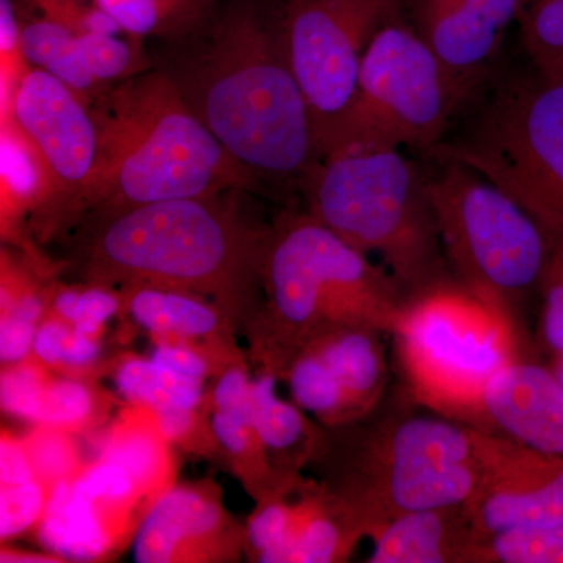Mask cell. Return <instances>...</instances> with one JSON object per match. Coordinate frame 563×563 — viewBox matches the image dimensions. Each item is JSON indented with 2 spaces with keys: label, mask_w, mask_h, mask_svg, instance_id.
I'll list each match as a JSON object with an SVG mask.
<instances>
[{
  "label": "cell",
  "mask_w": 563,
  "mask_h": 563,
  "mask_svg": "<svg viewBox=\"0 0 563 563\" xmlns=\"http://www.w3.org/2000/svg\"><path fill=\"white\" fill-rule=\"evenodd\" d=\"M133 510L92 498L73 479L52 485L40 539L57 558L98 561L120 544Z\"/></svg>",
  "instance_id": "obj_18"
},
{
  "label": "cell",
  "mask_w": 563,
  "mask_h": 563,
  "mask_svg": "<svg viewBox=\"0 0 563 563\" xmlns=\"http://www.w3.org/2000/svg\"><path fill=\"white\" fill-rule=\"evenodd\" d=\"M155 421L168 442H181L190 435L196 426L195 409H185L180 406H166L152 410Z\"/></svg>",
  "instance_id": "obj_44"
},
{
  "label": "cell",
  "mask_w": 563,
  "mask_h": 563,
  "mask_svg": "<svg viewBox=\"0 0 563 563\" xmlns=\"http://www.w3.org/2000/svg\"><path fill=\"white\" fill-rule=\"evenodd\" d=\"M385 141L335 144L307 174L306 211L365 255H377L407 301L454 279L444 258L428 173Z\"/></svg>",
  "instance_id": "obj_3"
},
{
  "label": "cell",
  "mask_w": 563,
  "mask_h": 563,
  "mask_svg": "<svg viewBox=\"0 0 563 563\" xmlns=\"http://www.w3.org/2000/svg\"><path fill=\"white\" fill-rule=\"evenodd\" d=\"M33 479H36V474L27 448L10 433L3 432L0 443V483L18 485Z\"/></svg>",
  "instance_id": "obj_40"
},
{
  "label": "cell",
  "mask_w": 563,
  "mask_h": 563,
  "mask_svg": "<svg viewBox=\"0 0 563 563\" xmlns=\"http://www.w3.org/2000/svg\"><path fill=\"white\" fill-rule=\"evenodd\" d=\"M13 111L51 173L52 199L44 214L54 220L74 217L98 161V128L90 107L57 77L31 68L18 87Z\"/></svg>",
  "instance_id": "obj_13"
},
{
  "label": "cell",
  "mask_w": 563,
  "mask_h": 563,
  "mask_svg": "<svg viewBox=\"0 0 563 563\" xmlns=\"http://www.w3.org/2000/svg\"><path fill=\"white\" fill-rule=\"evenodd\" d=\"M117 385L122 396L151 410L166 406L196 410L202 399V380L181 376L152 358H131L122 363Z\"/></svg>",
  "instance_id": "obj_24"
},
{
  "label": "cell",
  "mask_w": 563,
  "mask_h": 563,
  "mask_svg": "<svg viewBox=\"0 0 563 563\" xmlns=\"http://www.w3.org/2000/svg\"><path fill=\"white\" fill-rule=\"evenodd\" d=\"M225 518L220 503L191 487H169L154 499L133 539L140 563L207 561L220 554Z\"/></svg>",
  "instance_id": "obj_16"
},
{
  "label": "cell",
  "mask_w": 563,
  "mask_h": 563,
  "mask_svg": "<svg viewBox=\"0 0 563 563\" xmlns=\"http://www.w3.org/2000/svg\"><path fill=\"white\" fill-rule=\"evenodd\" d=\"M553 372L555 373V376L559 377V380H561L563 385V354L555 355V366Z\"/></svg>",
  "instance_id": "obj_48"
},
{
  "label": "cell",
  "mask_w": 563,
  "mask_h": 563,
  "mask_svg": "<svg viewBox=\"0 0 563 563\" xmlns=\"http://www.w3.org/2000/svg\"><path fill=\"white\" fill-rule=\"evenodd\" d=\"M29 65L22 51L21 20L14 0H0V110H13Z\"/></svg>",
  "instance_id": "obj_31"
},
{
  "label": "cell",
  "mask_w": 563,
  "mask_h": 563,
  "mask_svg": "<svg viewBox=\"0 0 563 563\" xmlns=\"http://www.w3.org/2000/svg\"><path fill=\"white\" fill-rule=\"evenodd\" d=\"M3 563H46V562H57L58 559H47L46 555L32 554V553H20V551H7V553H2V559H0Z\"/></svg>",
  "instance_id": "obj_47"
},
{
  "label": "cell",
  "mask_w": 563,
  "mask_h": 563,
  "mask_svg": "<svg viewBox=\"0 0 563 563\" xmlns=\"http://www.w3.org/2000/svg\"><path fill=\"white\" fill-rule=\"evenodd\" d=\"M139 407L110 429L101 444L99 459L128 470L144 496L157 498L169 488V442L158 428L154 412L147 407Z\"/></svg>",
  "instance_id": "obj_21"
},
{
  "label": "cell",
  "mask_w": 563,
  "mask_h": 563,
  "mask_svg": "<svg viewBox=\"0 0 563 563\" xmlns=\"http://www.w3.org/2000/svg\"><path fill=\"white\" fill-rule=\"evenodd\" d=\"M95 398L84 384L70 379L47 380L38 424L77 431L91 420Z\"/></svg>",
  "instance_id": "obj_30"
},
{
  "label": "cell",
  "mask_w": 563,
  "mask_h": 563,
  "mask_svg": "<svg viewBox=\"0 0 563 563\" xmlns=\"http://www.w3.org/2000/svg\"><path fill=\"white\" fill-rule=\"evenodd\" d=\"M406 14V0H284L277 27L320 144L335 140L376 33Z\"/></svg>",
  "instance_id": "obj_11"
},
{
  "label": "cell",
  "mask_w": 563,
  "mask_h": 563,
  "mask_svg": "<svg viewBox=\"0 0 563 563\" xmlns=\"http://www.w3.org/2000/svg\"><path fill=\"white\" fill-rule=\"evenodd\" d=\"M258 276L284 368L303 344L333 329L366 325L391 335L409 303L384 266L307 211H284L265 231Z\"/></svg>",
  "instance_id": "obj_4"
},
{
  "label": "cell",
  "mask_w": 563,
  "mask_h": 563,
  "mask_svg": "<svg viewBox=\"0 0 563 563\" xmlns=\"http://www.w3.org/2000/svg\"><path fill=\"white\" fill-rule=\"evenodd\" d=\"M473 563H563V526L493 533L476 548Z\"/></svg>",
  "instance_id": "obj_28"
},
{
  "label": "cell",
  "mask_w": 563,
  "mask_h": 563,
  "mask_svg": "<svg viewBox=\"0 0 563 563\" xmlns=\"http://www.w3.org/2000/svg\"><path fill=\"white\" fill-rule=\"evenodd\" d=\"M144 203L107 214L90 250L99 282L176 290L228 291L258 274L263 236L236 214L239 192Z\"/></svg>",
  "instance_id": "obj_5"
},
{
  "label": "cell",
  "mask_w": 563,
  "mask_h": 563,
  "mask_svg": "<svg viewBox=\"0 0 563 563\" xmlns=\"http://www.w3.org/2000/svg\"><path fill=\"white\" fill-rule=\"evenodd\" d=\"M174 5L177 7L185 14V16L201 18L209 9V0H172Z\"/></svg>",
  "instance_id": "obj_46"
},
{
  "label": "cell",
  "mask_w": 563,
  "mask_h": 563,
  "mask_svg": "<svg viewBox=\"0 0 563 563\" xmlns=\"http://www.w3.org/2000/svg\"><path fill=\"white\" fill-rule=\"evenodd\" d=\"M437 162L439 172L428 174L429 192L448 268L525 343V302L539 291L550 236L481 174L462 163Z\"/></svg>",
  "instance_id": "obj_8"
},
{
  "label": "cell",
  "mask_w": 563,
  "mask_h": 563,
  "mask_svg": "<svg viewBox=\"0 0 563 563\" xmlns=\"http://www.w3.org/2000/svg\"><path fill=\"white\" fill-rule=\"evenodd\" d=\"M70 331H73V325L62 318L47 320L40 324L36 329L35 342H33V352L38 361L49 366L62 365Z\"/></svg>",
  "instance_id": "obj_42"
},
{
  "label": "cell",
  "mask_w": 563,
  "mask_h": 563,
  "mask_svg": "<svg viewBox=\"0 0 563 563\" xmlns=\"http://www.w3.org/2000/svg\"><path fill=\"white\" fill-rule=\"evenodd\" d=\"M161 65L155 68L258 184L301 192L321 152L277 16L255 0H232L173 36Z\"/></svg>",
  "instance_id": "obj_1"
},
{
  "label": "cell",
  "mask_w": 563,
  "mask_h": 563,
  "mask_svg": "<svg viewBox=\"0 0 563 563\" xmlns=\"http://www.w3.org/2000/svg\"><path fill=\"white\" fill-rule=\"evenodd\" d=\"M372 537L369 563H473L484 542L466 504L404 514Z\"/></svg>",
  "instance_id": "obj_17"
},
{
  "label": "cell",
  "mask_w": 563,
  "mask_h": 563,
  "mask_svg": "<svg viewBox=\"0 0 563 563\" xmlns=\"http://www.w3.org/2000/svg\"><path fill=\"white\" fill-rule=\"evenodd\" d=\"M66 431L40 424L38 431L32 433L24 444L27 448L36 479L55 485L62 481L73 479L79 468L76 448L70 443Z\"/></svg>",
  "instance_id": "obj_29"
},
{
  "label": "cell",
  "mask_w": 563,
  "mask_h": 563,
  "mask_svg": "<svg viewBox=\"0 0 563 563\" xmlns=\"http://www.w3.org/2000/svg\"><path fill=\"white\" fill-rule=\"evenodd\" d=\"M251 380L242 368H231L222 374L213 390L217 410L235 409L250 401Z\"/></svg>",
  "instance_id": "obj_43"
},
{
  "label": "cell",
  "mask_w": 563,
  "mask_h": 563,
  "mask_svg": "<svg viewBox=\"0 0 563 563\" xmlns=\"http://www.w3.org/2000/svg\"><path fill=\"white\" fill-rule=\"evenodd\" d=\"M124 35V33H120ZM120 35L107 33H80L77 47L88 73L102 88L132 79L139 74L155 68V63L146 54L143 40H122Z\"/></svg>",
  "instance_id": "obj_27"
},
{
  "label": "cell",
  "mask_w": 563,
  "mask_h": 563,
  "mask_svg": "<svg viewBox=\"0 0 563 563\" xmlns=\"http://www.w3.org/2000/svg\"><path fill=\"white\" fill-rule=\"evenodd\" d=\"M18 10V9H16ZM21 20L22 51L32 68L46 70L57 77L84 101H90L99 91L81 60L77 35L60 22L29 11L18 10Z\"/></svg>",
  "instance_id": "obj_22"
},
{
  "label": "cell",
  "mask_w": 563,
  "mask_h": 563,
  "mask_svg": "<svg viewBox=\"0 0 563 563\" xmlns=\"http://www.w3.org/2000/svg\"><path fill=\"white\" fill-rule=\"evenodd\" d=\"M401 387L418 406L485 432L483 396L525 343L492 307L451 279L407 303L396 331Z\"/></svg>",
  "instance_id": "obj_7"
},
{
  "label": "cell",
  "mask_w": 563,
  "mask_h": 563,
  "mask_svg": "<svg viewBox=\"0 0 563 563\" xmlns=\"http://www.w3.org/2000/svg\"><path fill=\"white\" fill-rule=\"evenodd\" d=\"M369 529L361 515L335 492L309 493L290 504L284 540L263 563H328L343 561Z\"/></svg>",
  "instance_id": "obj_19"
},
{
  "label": "cell",
  "mask_w": 563,
  "mask_h": 563,
  "mask_svg": "<svg viewBox=\"0 0 563 563\" xmlns=\"http://www.w3.org/2000/svg\"><path fill=\"white\" fill-rule=\"evenodd\" d=\"M485 432L563 457V385L553 369L518 358L488 380L483 396Z\"/></svg>",
  "instance_id": "obj_15"
},
{
  "label": "cell",
  "mask_w": 563,
  "mask_h": 563,
  "mask_svg": "<svg viewBox=\"0 0 563 563\" xmlns=\"http://www.w3.org/2000/svg\"><path fill=\"white\" fill-rule=\"evenodd\" d=\"M120 309V299L103 287L79 288L69 324L77 331L101 335L103 322Z\"/></svg>",
  "instance_id": "obj_38"
},
{
  "label": "cell",
  "mask_w": 563,
  "mask_h": 563,
  "mask_svg": "<svg viewBox=\"0 0 563 563\" xmlns=\"http://www.w3.org/2000/svg\"><path fill=\"white\" fill-rule=\"evenodd\" d=\"M518 24L533 69L563 81V0H525Z\"/></svg>",
  "instance_id": "obj_26"
},
{
  "label": "cell",
  "mask_w": 563,
  "mask_h": 563,
  "mask_svg": "<svg viewBox=\"0 0 563 563\" xmlns=\"http://www.w3.org/2000/svg\"><path fill=\"white\" fill-rule=\"evenodd\" d=\"M52 199V177L36 144L14 111L0 113V214L3 235H11L25 214H43Z\"/></svg>",
  "instance_id": "obj_20"
},
{
  "label": "cell",
  "mask_w": 563,
  "mask_h": 563,
  "mask_svg": "<svg viewBox=\"0 0 563 563\" xmlns=\"http://www.w3.org/2000/svg\"><path fill=\"white\" fill-rule=\"evenodd\" d=\"M290 523V504L273 499L263 506L247 526V540L258 555L268 554L284 540Z\"/></svg>",
  "instance_id": "obj_37"
},
{
  "label": "cell",
  "mask_w": 563,
  "mask_h": 563,
  "mask_svg": "<svg viewBox=\"0 0 563 563\" xmlns=\"http://www.w3.org/2000/svg\"><path fill=\"white\" fill-rule=\"evenodd\" d=\"M49 493L38 479L18 485H2L0 490V536L2 539L27 531L40 523Z\"/></svg>",
  "instance_id": "obj_34"
},
{
  "label": "cell",
  "mask_w": 563,
  "mask_h": 563,
  "mask_svg": "<svg viewBox=\"0 0 563 563\" xmlns=\"http://www.w3.org/2000/svg\"><path fill=\"white\" fill-rule=\"evenodd\" d=\"M16 9L60 22L76 33L120 35L117 22L96 9L90 0H14Z\"/></svg>",
  "instance_id": "obj_33"
},
{
  "label": "cell",
  "mask_w": 563,
  "mask_h": 563,
  "mask_svg": "<svg viewBox=\"0 0 563 563\" xmlns=\"http://www.w3.org/2000/svg\"><path fill=\"white\" fill-rule=\"evenodd\" d=\"M404 16L369 43L354 102L331 147L369 139L431 154L450 131L463 106L461 95L435 52Z\"/></svg>",
  "instance_id": "obj_10"
},
{
  "label": "cell",
  "mask_w": 563,
  "mask_h": 563,
  "mask_svg": "<svg viewBox=\"0 0 563 563\" xmlns=\"http://www.w3.org/2000/svg\"><path fill=\"white\" fill-rule=\"evenodd\" d=\"M510 196L550 240H563V81L533 69L492 87L472 121L431 152Z\"/></svg>",
  "instance_id": "obj_9"
},
{
  "label": "cell",
  "mask_w": 563,
  "mask_h": 563,
  "mask_svg": "<svg viewBox=\"0 0 563 563\" xmlns=\"http://www.w3.org/2000/svg\"><path fill=\"white\" fill-rule=\"evenodd\" d=\"M129 310L155 335L199 339L217 331L218 313L201 299L176 288L132 285Z\"/></svg>",
  "instance_id": "obj_23"
},
{
  "label": "cell",
  "mask_w": 563,
  "mask_h": 563,
  "mask_svg": "<svg viewBox=\"0 0 563 563\" xmlns=\"http://www.w3.org/2000/svg\"><path fill=\"white\" fill-rule=\"evenodd\" d=\"M523 5L525 0H406V14L466 103L490 77Z\"/></svg>",
  "instance_id": "obj_14"
},
{
  "label": "cell",
  "mask_w": 563,
  "mask_h": 563,
  "mask_svg": "<svg viewBox=\"0 0 563 563\" xmlns=\"http://www.w3.org/2000/svg\"><path fill=\"white\" fill-rule=\"evenodd\" d=\"M540 336L555 355L563 354V240H551L550 255L539 285Z\"/></svg>",
  "instance_id": "obj_32"
},
{
  "label": "cell",
  "mask_w": 563,
  "mask_h": 563,
  "mask_svg": "<svg viewBox=\"0 0 563 563\" xmlns=\"http://www.w3.org/2000/svg\"><path fill=\"white\" fill-rule=\"evenodd\" d=\"M417 407L399 385L358 418L346 476L333 492L369 537L404 514L466 504L479 484L474 429Z\"/></svg>",
  "instance_id": "obj_6"
},
{
  "label": "cell",
  "mask_w": 563,
  "mask_h": 563,
  "mask_svg": "<svg viewBox=\"0 0 563 563\" xmlns=\"http://www.w3.org/2000/svg\"><path fill=\"white\" fill-rule=\"evenodd\" d=\"M36 322L2 314L0 321V357L3 363H18L25 361L33 351L36 335Z\"/></svg>",
  "instance_id": "obj_39"
},
{
  "label": "cell",
  "mask_w": 563,
  "mask_h": 563,
  "mask_svg": "<svg viewBox=\"0 0 563 563\" xmlns=\"http://www.w3.org/2000/svg\"><path fill=\"white\" fill-rule=\"evenodd\" d=\"M47 377L31 363L9 369L2 376V407L9 413L29 421H40L41 404Z\"/></svg>",
  "instance_id": "obj_35"
},
{
  "label": "cell",
  "mask_w": 563,
  "mask_h": 563,
  "mask_svg": "<svg viewBox=\"0 0 563 563\" xmlns=\"http://www.w3.org/2000/svg\"><path fill=\"white\" fill-rule=\"evenodd\" d=\"M250 404L255 432L266 450L282 453L309 442V424L301 409L277 398L273 374H263L251 384Z\"/></svg>",
  "instance_id": "obj_25"
},
{
  "label": "cell",
  "mask_w": 563,
  "mask_h": 563,
  "mask_svg": "<svg viewBox=\"0 0 563 563\" xmlns=\"http://www.w3.org/2000/svg\"><path fill=\"white\" fill-rule=\"evenodd\" d=\"M479 484L466 503L484 539L512 529L563 526V457L477 431Z\"/></svg>",
  "instance_id": "obj_12"
},
{
  "label": "cell",
  "mask_w": 563,
  "mask_h": 563,
  "mask_svg": "<svg viewBox=\"0 0 563 563\" xmlns=\"http://www.w3.org/2000/svg\"><path fill=\"white\" fill-rule=\"evenodd\" d=\"M211 429L218 442L231 454L247 453L254 444L262 446L255 432L250 401L235 409L217 410L211 420Z\"/></svg>",
  "instance_id": "obj_36"
},
{
  "label": "cell",
  "mask_w": 563,
  "mask_h": 563,
  "mask_svg": "<svg viewBox=\"0 0 563 563\" xmlns=\"http://www.w3.org/2000/svg\"><path fill=\"white\" fill-rule=\"evenodd\" d=\"M99 351H101L99 335H91V333L80 332L73 328L68 343H66L65 354H63L62 365L69 366V368H85L98 358Z\"/></svg>",
  "instance_id": "obj_45"
},
{
  "label": "cell",
  "mask_w": 563,
  "mask_h": 563,
  "mask_svg": "<svg viewBox=\"0 0 563 563\" xmlns=\"http://www.w3.org/2000/svg\"><path fill=\"white\" fill-rule=\"evenodd\" d=\"M152 361L196 380H203L209 373V365L203 361L202 355L192 351L191 347L172 342L158 343L152 354Z\"/></svg>",
  "instance_id": "obj_41"
},
{
  "label": "cell",
  "mask_w": 563,
  "mask_h": 563,
  "mask_svg": "<svg viewBox=\"0 0 563 563\" xmlns=\"http://www.w3.org/2000/svg\"><path fill=\"white\" fill-rule=\"evenodd\" d=\"M90 109L98 161L74 217L261 187L158 68L111 85Z\"/></svg>",
  "instance_id": "obj_2"
}]
</instances>
